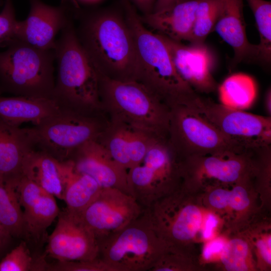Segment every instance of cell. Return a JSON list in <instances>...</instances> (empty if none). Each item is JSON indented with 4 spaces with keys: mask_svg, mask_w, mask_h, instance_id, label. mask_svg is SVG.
Here are the masks:
<instances>
[{
    "mask_svg": "<svg viewBox=\"0 0 271 271\" xmlns=\"http://www.w3.org/2000/svg\"><path fill=\"white\" fill-rule=\"evenodd\" d=\"M75 20L78 39L98 73L114 79L138 81L137 52L123 10L80 9Z\"/></svg>",
    "mask_w": 271,
    "mask_h": 271,
    "instance_id": "obj_1",
    "label": "cell"
},
{
    "mask_svg": "<svg viewBox=\"0 0 271 271\" xmlns=\"http://www.w3.org/2000/svg\"><path fill=\"white\" fill-rule=\"evenodd\" d=\"M120 2L136 47L139 66L138 81L170 107L177 104H185L193 100L199 94L176 70L160 35L147 28L129 0Z\"/></svg>",
    "mask_w": 271,
    "mask_h": 271,
    "instance_id": "obj_2",
    "label": "cell"
},
{
    "mask_svg": "<svg viewBox=\"0 0 271 271\" xmlns=\"http://www.w3.org/2000/svg\"><path fill=\"white\" fill-rule=\"evenodd\" d=\"M54 51L57 74L53 97L64 106L97 114L102 110L99 76L78 39L74 20L61 30Z\"/></svg>",
    "mask_w": 271,
    "mask_h": 271,
    "instance_id": "obj_3",
    "label": "cell"
},
{
    "mask_svg": "<svg viewBox=\"0 0 271 271\" xmlns=\"http://www.w3.org/2000/svg\"><path fill=\"white\" fill-rule=\"evenodd\" d=\"M98 74L102 109L107 110L111 120L168 137L170 107L165 102L138 81Z\"/></svg>",
    "mask_w": 271,
    "mask_h": 271,
    "instance_id": "obj_4",
    "label": "cell"
},
{
    "mask_svg": "<svg viewBox=\"0 0 271 271\" xmlns=\"http://www.w3.org/2000/svg\"><path fill=\"white\" fill-rule=\"evenodd\" d=\"M0 52V94L54 98L53 50H42L18 39Z\"/></svg>",
    "mask_w": 271,
    "mask_h": 271,
    "instance_id": "obj_5",
    "label": "cell"
},
{
    "mask_svg": "<svg viewBox=\"0 0 271 271\" xmlns=\"http://www.w3.org/2000/svg\"><path fill=\"white\" fill-rule=\"evenodd\" d=\"M99 257L114 271L151 270L166 251L147 209L121 229L98 242Z\"/></svg>",
    "mask_w": 271,
    "mask_h": 271,
    "instance_id": "obj_6",
    "label": "cell"
},
{
    "mask_svg": "<svg viewBox=\"0 0 271 271\" xmlns=\"http://www.w3.org/2000/svg\"><path fill=\"white\" fill-rule=\"evenodd\" d=\"M168 138L180 161L191 157L240 153L257 147L229 138L182 104L170 107Z\"/></svg>",
    "mask_w": 271,
    "mask_h": 271,
    "instance_id": "obj_7",
    "label": "cell"
},
{
    "mask_svg": "<svg viewBox=\"0 0 271 271\" xmlns=\"http://www.w3.org/2000/svg\"><path fill=\"white\" fill-rule=\"evenodd\" d=\"M105 127L97 114L65 107L34 127L25 128L35 149L63 162L87 142L97 140Z\"/></svg>",
    "mask_w": 271,
    "mask_h": 271,
    "instance_id": "obj_8",
    "label": "cell"
},
{
    "mask_svg": "<svg viewBox=\"0 0 271 271\" xmlns=\"http://www.w3.org/2000/svg\"><path fill=\"white\" fill-rule=\"evenodd\" d=\"M180 164L168 139L156 138L142 162L127 170L131 195L144 209L150 208L181 176Z\"/></svg>",
    "mask_w": 271,
    "mask_h": 271,
    "instance_id": "obj_9",
    "label": "cell"
},
{
    "mask_svg": "<svg viewBox=\"0 0 271 271\" xmlns=\"http://www.w3.org/2000/svg\"><path fill=\"white\" fill-rule=\"evenodd\" d=\"M184 105L233 140L252 146L271 145V116L232 108L199 94Z\"/></svg>",
    "mask_w": 271,
    "mask_h": 271,
    "instance_id": "obj_10",
    "label": "cell"
},
{
    "mask_svg": "<svg viewBox=\"0 0 271 271\" xmlns=\"http://www.w3.org/2000/svg\"><path fill=\"white\" fill-rule=\"evenodd\" d=\"M144 210L131 195L104 188L78 217L98 243L136 219Z\"/></svg>",
    "mask_w": 271,
    "mask_h": 271,
    "instance_id": "obj_11",
    "label": "cell"
},
{
    "mask_svg": "<svg viewBox=\"0 0 271 271\" xmlns=\"http://www.w3.org/2000/svg\"><path fill=\"white\" fill-rule=\"evenodd\" d=\"M80 7L76 0H61L53 7L41 0H30L27 18L18 21L15 39L42 50H53L56 36L71 20H75Z\"/></svg>",
    "mask_w": 271,
    "mask_h": 271,
    "instance_id": "obj_12",
    "label": "cell"
},
{
    "mask_svg": "<svg viewBox=\"0 0 271 271\" xmlns=\"http://www.w3.org/2000/svg\"><path fill=\"white\" fill-rule=\"evenodd\" d=\"M48 237L45 255L60 261L92 260L99 257L98 243L78 216L60 212Z\"/></svg>",
    "mask_w": 271,
    "mask_h": 271,
    "instance_id": "obj_13",
    "label": "cell"
},
{
    "mask_svg": "<svg viewBox=\"0 0 271 271\" xmlns=\"http://www.w3.org/2000/svg\"><path fill=\"white\" fill-rule=\"evenodd\" d=\"M158 34L166 45L176 70L195 91L209 93L217 90L212 73L213 55L205 43L185 45Z\"/></svg>",
    "mask_w": 271,
    "mask_h": 271,
    "instance_id": "obj_14",
    "label": "cell"
},
{
    "mask_svg": "<svg viewBox=\"0 0 271 271\" xmlns=\"http://www.w3.org/2000/svg\"><path fill=\"white\" fill-rule=\"evenodd\" d=\"M69 160L77 171L90 176L102 188H115L131 195L127 170L118 164L96 140L82 145Z\"/></svg>",
    "mask_w": 271,
    "mask_h": 271,
    "instance_id": "obj_15",
    "label": "cell"
},
{
    "mask_svg": "<svg viewBox=\"0 0 271 271\" xmlns=\"http://www.w3.org/2000/svg\"><path fill=\"white\" fill-rule=\"evenodd\" d=\"M243 0H220L214 31L233 49L232 64L256 59V46L247 40L243 13Z\"/></svg>",
    "mask_w": 271,
    "mask_h": 271,
    "instance_id": "obj_16",
    "label": "cell"
},
{
    "mask_svg": "<svg viewBox=\"0 0 271 271\" xmlns=\"http://www.w3.org/2000/svg\"><path fill=\"white\" fill-rule=\"evenodd\" d=\"M199 1L177 0L163 10L140 16L141 20L158 33L177 41H188Z\"/></svg>",
    "mask_w": 271,
    "mask_h": 271,
    "instance_id": "obj_17",
    "label": "cell"
},
{
    "mask_svg": "<svg viewBox=\"0 0 271 271\" xmlns=\"http://www.w3.org/2000/svg\"><path fill=\"white\" fill-rule=\"evenodd\" d=\"M65 107L54 98L4 97L0 94V119L15 126L24 122L38 124Z\"/></svg>",
    "mask_w": 271,
    "mask_h": 271,
    "instance_id": "obj_18",
    "label": "cell"
},
{
    "mask_svg": "<svg viewBox=\"0 0 271 271\" xmlns=\"http://www.w3.org/2000/svg\"><path fill=\"white\" fill-rule=\"evenodd\" d=\"M35 148L25 128L0 119V176L6 180L20 179L25 162Z\"/></svg>",
    "mask_w": 271,
    "mask_h": 271,
    "instance_id": "obj_19",
    "label": "cell"
},
{
    "mask_svg": "<svg viewBox=\"0 0 271 271\" xmlns=\"http://www.w3.org/2000/svg\"><path fill=\"white\" fill-rule=\"evenodd\" d=\"M58 165L63 187V200L66 204L65 210L78 217L97 197L102 188L90 176L77 171L70 160L58 161Z\"/></svg>",
    "mask_w": 271,
    "mask_h": 271,
    "instance_id": "obj_20",
    "label": "cell"
},
{
    "mask_svg": "<svg viewBox=\"0 0 271 271\" xmlns=\"http://www.w3.org/2000/svg\"><path fill=\"white\" fill-rule=\"evenodd\" d=\"M259 147L240 153L191 157L182 160L195 164L199 170L209 177L223 182L232 183L241 177L250 158Z\"/></svg>",
    "mask_w": 271,
    "mask_h": 271,
    "instance_id": "obj_21",
    "label": "cell"
},
{
    "mask_svg": "<svg viewBox=\"0 0 271 271\" xmlns=\"http://www.w3.org/2000/svg\"><path fill=\"white\" fill-rule=\"evenodd\" d=\"M23 174L47 193L63 200V187L58 161L47 153L33 150L26 159Z\"/></svg>",
    "mask_w": 271,
    "mask_h": 271,
    "instance_id": "obj_22",
    "label": "cell"
},
{
    "mask_svg": "<svg viewBox=\"0 0 271 271\" xmlns=\"http://www.w3.org/2000/svg\"><path fill=\"white\" fill-rule=\"evenodd\" d=\"M55 197L45 193L40 198L23 210L27 239L43 238L47 228L60 213Z\"/></svg>",
    "mask_w": 271,
    "mask_h": 271,
    "instance_id": "obj_23",
    "label": "cell"
},
{
    "mask_svg": "<svg viewBox=\"0 0 271 271\" xmlns=\"http://www.w3.org/2000/svg\"><path fill=\"white\" fill-rule=\"evenodd\" d=\"M217 89L220 103L239 110H244L250 107L257 95L254 81L243 73L230 75Z\"/></svg>",
    "mask_w": 271,
    "mask_h": 271,
    "instance_id": "obj_24",
    "label": "cell"
},
{
    "mask_svg": "<svg viewBox=\"0 0 271 271\" xmlns=\"http://www.w3.org/2000/svg\"><path fill=\"white\" fill-rule=\"evenodd\" d=\"M0 223L12 237L27 239L23 210L13 186L1 176Z\"/></svg>",
    "mask_w": 271,
    "mask_h": 271,
    "instance_id": "obj_25",
    "label": "cell"
},
{
    "mask_svg": "<svg viewBox=\"0 0 271 271\" xmlns=\"http://www.w3.org/2000/svg\"><path fill=\"white\" fill-rule=\"evenodd\" d=\"M130 126L120 122L111 120L96 140L120 166L130 169L128 143Z\"/></svg>",
    "mask_w": 271,
    "mask_h": 271,
    "instance_id": "obj_26",
    "label": "cell"
},
{
    "mask_svg": "<svg viewBox=\"0 0 271 271\" xmlns=\"http://www.w3.org/2000/svg\"><path fill=\"white\" fill-rule=\"evenodd\" d=\"M252 11L260 41L256 46V60L269 64L271 60V3L265 0H246Z\"/></svg>",
    "mask_w": 271,
    "mask_h": 271,
    "instance_id": "obj_27",
    "label": "cell"
},
{
    "mask_svg": "<svg viewBox=\"0 0 271 271\" xmlns=\"http://www.w3.org/2000/svg\"><path fill=\"white\" fill-rule=\"evenodd\" d=\"M219 7L220 0H200L188 40L190 43H204L207 37L214 31Z\"/></svg>",
    "mask_w": 271,
    "mask_h": 271,
    "instance_id": "obj_28",
    "label": "cell"
},
{
    "mask_svg": "<svg viewBox=\"0 0 271 271\" xmlns=\"http://www.w3.org/2000/svg\"><path fill=\"white\" fill-rule=\"evenodd\" d=\"M45 255L34 258L25 241H22L0 261V271H44Z\"/></svg>",
    "mask_w": 271,
    "mask_h": 271,
    "instance_id": "obj_29",
    "label": "cell"
},
{
    "mask_svg": "<svg viewBox=\"0 0 271 271\" xmlns=\"http://www.w3.org/2000/svg\"><path fill=\"white\" fill-rule=\"evenodd\" d=\"M248 251L247 243L242 239L230 240L222 251L221 261L225 268L229 271L247 270L245 258Z\"/></svg>",
    "mask_w": 271,
    "mask_h": 271,
    "instance_id": "obj_30",
    "label": "cell"
},
{
    "mask_svg": "<svg viewBox=\"0 0 271 271\" xmlns=\"http://www.w3.org/2000/svg\"><path fill=\"white\" fill-rule=\"evenodd\" d=\"M156 137L158 136L130 126L128 143L130 169L142 162L149 147Z\"/></svg>",
    "mask_w": 271,
    "mask_h": 271,
    "instance_id": "obj_31",
    "label": "cell"
},
{
    "mask_svg": "<svg viewBox=\"0 0 271 271\" xmlns=\"http://www.w3.org/2000/svg\"><path fill=\"white\" fill-rule=\"evenodd\" d=\"M46 270L49 271H114L100 257L92 260L60 261L47 263Z\"/></svg>",
    "mask_w": 271,
    "mask_h": 271,
    "instance_id": "obj_32",
    "label": "cell"
},
{
    "mask_svg": "<svg viewBox=\"0 0 271 271\" xmlns=\"http://www.w3.org/2000/svg\"><path fill=\"white\" fill-rule=\"evenodd\" d=\"M17 22L12 0H5L4 7L0 14V45H7L15 39Z\"/></svg>",
    "mask_w": 271,
    "mask_h": 271,
    "instance_id": "obj_33",
    "label": "cell"
},
{
    "mask_svg": "<svg viewBox=\"0 0 271 271\" xmlns=\"http://www.w3.org/2000/svg\"><path fill=\"white\" fill-rule=\"evenodd\" d=\"M249 204V200L246 190L242 186H237L230 191L228 204L233 209L241 210Z\"/></svg>",
    "mask_w": 271,
    "mask_h": 271,
    "instance_id": "obj_34",
    "label": "cell"
},
{
    "mask_svg": "<svg viewBox=\"0 0 271 271\" xmlns=\"http://www.w3.org/2000/svg\"><path fill=\"white\" fill-rule=\"evenodd\" d=\"M230 191L222 189H217L210 194L209 202L214 207L221 209L228 204Z\"/></svg>",
    "mask_w": 271,
    "mask_h": 271,
    "instance_id": "obj_35",
    "label": "cell"
},
{
    "mask_svg": "<svg viewBox=\"0 0 271 271\" xmlns=\"http://www.w3.org/2000/svg\"><path fill=\"white\" fill-rule=\"evenodd\" d=\"M225 242L221 239H216L209 242L204 247L203 254L204 258L209 259L212 255L222 251Z\"/></svg>",
    "mask_w": 271,
    "mask_h": 271,
    "instance_id": "obj_36",
    "label": "cell"
},
{
    "mask_svg": "<svg viewBox=\"0 0 271 271\" xmlns=\"http://www.w3.org/2000/svg\"><path fill=\"white\" fill-rule=\"evenodd\" d=\"M157 0H129L143 14L152 13Z\"/></svg>",
    "mask_w": 271,
    "mask_h": 271,
    "instance_id": "obj_37",
    "label": "cell"
},
{
    "mask_svg": "<svg viewBox=\"0 0 271 271\" xmlns=\"http://www.w3.org/2000/svg\"><path fill=\"white\" fill-rule=\"evenodd\" d=\"M217 219L213 214H210L208 215L203 232V236L204 238L209 239L212 237L213 229L217 226Z\"/></svg>",
    "mask_w": 271,
    "mask_h": 271,
    "instance_id": "obj_38",
    "label": "cell"
},
{
    "mask_svg": "<svg viewBox=\"0 0 271 271\" xmlns=\"http://www.w3.org/2000/svg\"><path fill=\"white\" fill-rule=\"evenodd\" d=\"M256 246L259 249L261 255L265 261L268 264H271L270 251L267 243L262 240H258L256 243Z\"/></svg>",
    "mask_w": 271,
    "mask_h": 271,
    "instance_id": "obj_39",
    "label": "cell"
},
{
    "mask_svg": "<svg viewBox=\"0 0 271 271\" xmlns=\"http://www.w3.org/2000/svg\"><path fill=\"white\" fill-rule=\"evenodd\" d=\"M11 237L12 236L0 223V251L7 245Z\"/></svg>",
    "mask_w": 271,
    "mask_h": 271,
    "instance_id": "obj_40",
    "label": "cell"
},
{
    "mask_svg": "<svg viewBox=\"0 0 271 271\" xmlns=\"http://www.w3.org/2000/svg\"><path fill=\"white\" fill-rule=\"evenodd\" d=\"M177 1V0H157L153 12L163 10L174 4Z\"/></svg>",
    "mask_w": 271,
    "mask_h": 271,
    "instance_id": "obj_41",
    "label": "cell"
},
{
    "mask_svg": "<svg viewBox=\"0 0 271 271\" xmlns=\"http://www.w3.org/2000/svg\"><path fill=\"white\" fill-rule=\"evenodd\" d=\"M265 107L268 116H271V90L269 88L265 96Z\"/></svg>",
    "mask_w": 271,
    "mask_h": 271,
    "instance_id": "obj_42",
    "label": "cell"
},
{
    "mask_svg": "<svg viewBox=\"0 0 271 271\" xmlns=\"http://www.w3.org/2000/svg\"><path fill=\"white\" fill-rule=\"evenodd\" d=\"M80 2L86 4H95L99 3L102 0H78Z\"/></svg>",
    "mask_w": 271,
    "mask_h": 271,
    "instance_id": "obj_43",
    "label": "cell"
},
{
    "mask_svg": "<svg viewBox=\"0 0 271 271\" xmlns=\"http://www.w3.org/2000/svg\"><path fill=\"white\" fill-rule=\"evenodd\" d=\"M270 242H271V238L269 237V239H268L267 244L268 246L270 248V246H271Z\"/></svg>",
    "mask_w": 271,
    "mask_h": 271,
    "instance_id": "obj_44",
    "label": "cell"
}]
</instances>
